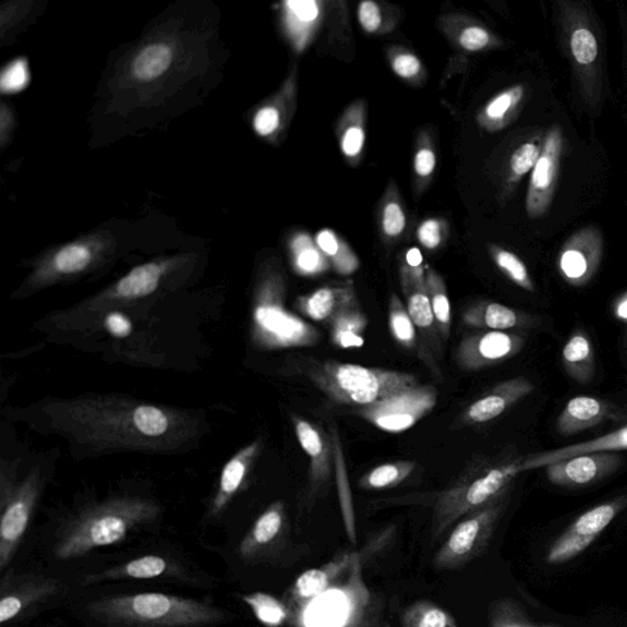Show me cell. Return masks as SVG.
Wrapping results in <instances>:
<instances>
[{
  "label": "cell",
  "mask_w": 627,
  "mask_h": 627,
  "mask_svg": "<svg viewBox=\"0 0 627 627\" xmlns=\"http://www.w3.org/2000/svg\"><path fill=\"white\" fill-rule=\"evenodd\" d=\"M622 450H627V425L622 427V430L596 437V439L590 442L527 456L521 461V471L526 472L536 469H545V467L555 462L571 459V457L576 456Z\"/></svg>",
  "instance_id": "484cf974"
},
{
  "label": "cell",
  "mask_w": 627,
  "mask_h": 627,
  "mask_svg": "<svg viewBox=\"0 0 627 627\" xmlns=\"http://www.w3.org/2000/svg\"><path fill=\"white\" fill-rule=\"evenodd\" d=\"M107 331L118 338H126L133 333V324L126 315L112 312L105 318Z\"/></svg>",
  "instance_id": "f5cc1de1"
},
{
  "label": "cell",
  "mask_w": 627,
  "mask_h": 627,
  "mask_svg": "<svg viewBox=\"0 0 627 627\" xmlns=\"http://www.w3.org/2000/svg\"><path fill=\"white\" fill-rule=\"evenodd\" d=\"M258 449H261V443L255 442L244 447L226 463L221 474L220 490H218L213 506L215 515L224 510V507L230 503L239 487L242 486Z\"/></svg>",
  "instance_id": "1f68e13d"
},
{
  "label": "cell",
  "mask_w": 627,
  "mask_h": 627,
  "mask_svg": "<svg viewBox=\"0 0 627 627\" xmlns=\"http://www.w3.org/2000/svg\"><path fill=\"white\" fill-rule=\"evenodd\" d=\"M0 126H2V144L5 145L7 138L12 135L14 117L12 111L3 105L2 118H0Z\"/></svg>",
  "instance_id": "9f6ffc18"
},
{
  "label": "cell",
  "mask_w": 627,
  "mask_h": 627,
  "mask_svg": "<svg viewBox=\"0 0 627 627\" xmlns=\"http://www.w3.org/2000/svg\"><path fill=\"white\" fill-rule=\"evenodd\" d=\"M603 256V237L599 228L584 227L567 239L557 265L564 280L575 287L589 284L599 272Z\"/></svg>",
  "instance_id": "4fadbf2b"
},
{
  "label": "cell",
  "mask_w": 627,
  "mask_h": 627,
  "mask_svg": "<svg viewBox=\"0 0 627 627\" xmlns=\"http://www.w3.org/2000/svg\"><path fill=\"white\" fill-rule=\"evenodd\" d=\"M157 506L137 497L109 501L80 515L59 539L55 555L58 560H72L101 546L125 540L138 524L155 519Z\"/></svg>",
  "instance_id": "3957f363"
},
{
  "label": "cell",
  "mask_w": 627,
  "mask_h": 627,
  "mask_svg": "<svg viewBox=\"0 0 627 627\" xmlns=\"http://www.w3.org/2000/svg\"><path fill=\"white\" fill-rule=\"evenodd\" d=\"M386 59L393 73L407 85L422 87L430 77L422 59L410 48L401 45L389 46L386 48Z\"/></svg>",
  "instance_id": "b9f144b4"
},
{
  "label": "cell",
  "mask_w": 627,
  "mask_h": 627,
  "mask_svg": "<svg viewBox=\"0 0 627 627\" xmlns=\"http://www.w3.org/2000/svg\"><path fill=\"white\" fill-rule=\"evenodd\" d=\"M403 627H457L453 616L431 602H415L405 610Z\"/></svg>",
  "instance_id": "c3c4849f"
},
{
  "label": "cell",
  "mask_w": 627,
  "mask_h": 627,
  "mask_svg": "<svg viewBox=\"0 0 627 627\" xmlns=\"http://www.w3.org/2000/svg\"><path fill=\"white\" fill-rule=\"evenodd\" d=\"M437 168V147L431 128H422L414 141L413 152V193L415 198L431 186Z\"/></svg>",
  "instance_id": "836d02e7"
},
{
  "label": "cell",
  "mask_w": 627,
  "mask_h": 627,
  "mask_svg": "<svg viewBox=\"0 0 627 627\" xmlns=\"http://www.w3.org/2000/svg\"><path fill=\"white\" fill-rule=\"evenodd\" d=\"M285 506L277 502L256 520L251 533L242 543L241 553L244 557L252 556L264 546L272 544L284 530Z\"/></svg>",
  "instance_id": "8d00e7d4"
},
{
  "label": "cell",
  "mask_w": 627,
  "mask_h": 627,
  "mask_svg": "<svg viewBox=\"0 0 627 627\" xmlns=\"http://www.w3.org/2000/svg\"><path fill=\"white\" fill-rule=\"evenodd\" d=\"M167 567L168 565L164 557L147 555L118 567V569L106 571L95 577H89L87 582L114 579L150 580L162 576L166 572Z\"/></svg>",
  "instance_id": "f6af8a7d"
},
{
  "label": "cell",
  "mask_w": 627,
  "mask_h": 627,
  "mask_svg": "<svg viewBox=\"0 0 627 627\" xmlns=\"http://www.w3.org/2000/svg\"><path fill=\"white\" fill-rule=\"evenodd\" d=\"M563 364L572 381L587 384L592 382L595 373L594 350L590 337L577 330L563 350Z\"/></svg>",
  "instance_id": "e575fe53"
},
{
  "label": "cell",
  "mask_w": 627,
  "mask_h": 627,
  "mask_svg": "<svg viewBox=\"0 0 627 627\" xmlns=\"http://www.w3.org/2000/svg\"><path fill=\"white\" fill-rule=\"evenodd\" d=\"M563 153L560 126L551 129L544 138L542 154L536 162L526 197V212L530 218H540L548 212L559 174Z\"/></svg>",
  "instance_id": "5bb4252c"
},
{
  "label": "cell",
  "mask_w": 627,
  "mask_h": 627,
  "mask_svg": "<svg viewBox=\"0 0 627 627\" xmlns=\"http://www.w3.org/2000/svg\"><path fill=\"white\" fill-rule=\"evenodd\" d=\"M622 462L623 459L618 454H587L545 467V475L557 486L590 485L618 470Z\"/></svg>",
  "instance_id": "e0dca14e"
},
{
  "label": "cell",
  "mask_w": 627,
  "mask_h": 627,
  "mask_svg": "<svg viewBox=\"0 0 627 627\" xmlns=\"http://www.w3.org/2000/svg\"><path fill=\"white\" fill-rule=\"evenodd\" d=\"M610 412V405L596 400L594 397H575L557 418L556 431L562 435L569 436L590 430V427L603 422Z\"/></svg>",
  "instance_id": "f546056e"
},
{
  "label": "cell",
  "mask_w": 627,
  "mask_h": 627,
  "mask_svg": "<svg viewBox=\"0 0 627 627\" xmlns=\"http://www.w3.org/2000/svg\"><path fill=\"white\" fill-rule=\"evenodd\" d=\"M543 145L529 141L517 146L511 153L504 171L502 196H509L526 174L533 171L542 154Z\"/></svg>",
  "instance_id": "60d3db41"
},
{
  "label": "cell",
  "mask_w": 627,
  "mask_h": 627,
  "mask_svg": "<svg viewBox=\"0 0 627 627\" xmlns=\"http://www.w3.org/2000/svg\"><path fill=\"white\" fill-rule=\"evenodd\" d=\"M38 496V482L35 475L27 480L3 503L0 522V569L4 570L27 530L29 517Z\"/></svg>",
  "instance_id": "2e32d148"
},
{
  "label": "cell",
  "mask_w": 627,
  "mask_h": 627,
  "mask_svg": "<svg viewBox=\"0 0 627 627\" xmlns=\"http://www.w3.org/2000/svg\"><path fill=\"white\" fill-rule=\"evenodd\" d=\"M523 346L524 337L521 335L482 331L463 337L457 347L455 361L463 371H482L511 360Z\"/></svg>",
  "instance_id": "7c38bea8"
},
{
  "label": "cell",
  "mask_w": 627,
  "mask_h": 627,
  "mask_svg": "<svg viewBox=\"0 0 627 627\" xmlns=\"http://www.w3.org/2000/svg\"><path fill=\"white\" fill-rule=\"evenodd\" d=\"M298 106V69L294 64L277 92L256 109L253 128L257 136L280 144L290 129Z\"/></svg>",
  "instance_id": "9a60e30c"
},
{
  "label": "cell",
  "mask_w": 627,
  "mask_h": 627,
  "mask_svg": "<svg viewBox=\"0 0 627 627\" xmlns=\"http://www.w3.org/2000/svg\"><path fill=\"white\" fill-rule=\"evenodd\" d=\"M487 249H490V254L496 267L499 268L511 282L521 287L522 290L527 292L535 291L529 268H527L521 257L499 245L491 244Z\"/></svg>",
  "instance_id": "7dc6e473"
},
{
  "label": "cell",
  "mask_w": 627,
  "mask_h": 627,
  "mask_svg": "<svg viewBox=\"0 0 627 627\" xmlns=\"http://www.w3.org/2000/svg\"><path fill=\"white\" fill-rule=\"evenodd\" d=\"M357 19L365 34L386 35L400 24L402 12L390 3L364 0L358 4Z\"/></svg>",
  "instance_id": "f35d334b"
},
{
  "label": "cell",
  "mask_w": 627,
  "mask_h": 627,
  "mask_svg": "<svg viewBox=\"0 0 627 627\" xmlns=\"http://www.w3.org/2000/svg\"><path fill=\"white\" fill-rule=\"evenodd\" d=\"M355 305H360V301L353 281L318 287L296 301L297 310L304 316L328 325L336 316Z\"/></svg>",
  "instance_id": "603a6c76"
},
{
  "label": "cell",
  "mask_w": 627,
  "mask_h": 627,
  "mask_svg": "<svg viewBox=\"0 0 627 627\" xmlns=\"http://www.w3.org/2000/svg\"><path fill=\"white\" fill-rule=\"evenodd\" d=\"M426 291L431 298L442 340L444 343H447L451 336L450 298L449 293H447V287L443 276L431 266L426 268Z\"/></svg>",
  "instance_id": "7bdbcfd3"
},
{
  "label": "cell",
  "mask_w": 627,
  "mask_h": 627,
  "mask_svg": "<svg viewBox=\"0 0 627 627\" xmlns=\"http://www.w3.org/2000/svg\"><path fill=\"white\" fill-rule=\"evenodd\" d=\"M326 5L322 0H287L278 5L282 33L296 53H303L321 32Z\"/></svg>",
  "instance_id": "ac0fdd59"
},
{
  "label": "cell",
  "mask_w": 627,
  "mask_h": 627,
  "mask_svg": "<svg viewBox=\"0 0 627 627\" xmlns=\"http://www.w3.org/2000/svg\"><path fill=\"white\" fill-rule=\"evenodd\" d=\"M298 443L311 459V494L321 492L331 481L335 467V446L322 426L308 422L302 417H292Z\"/></svg>",
  "instance_id": "d6986e66"
},
{
  "label": "cell",
  "mask_w": 627,
  "mask_h": 627,
  "mask_svg": "<svg viewBox=\"0 0 627 627\" xmlns=\"http://www.w3.org/2000/svg\"><path fill=\"white\" fill-rule=\"evenodd\" d=\"M367 105L355 98L337 119L335 133L338 147L348 166L357 168L364 157L366 145Z\"/></svg>",
  "instance_id": "d4e9b609"
},
{
  "label": "cell",
  "mask_w": 627,
  "mask_h": 627,
  "mask_svg": "<svg viewBox=\"0 0 627 627\" xmlns=\"http://www.w3.org/2000/svg\"><path fill=\"white\" fill-rule=\"evenodd\" d=\"M560 22L569 48L574 71L587 107L596 109L602 101L603 80L599 37L589 14L580 4L560 3Z\"/></svg>",
  "instance_id": "52a82bcc"
},
{
  "label": "cell",
  "mask_w": 627,
  "mask_h": 627,
  "mask_svg": "<svg viewBox=\"0 0 627 627\" xmlns=\"http://www.w3.org/2000/svg\"><path fill=\"white\" fill-rule=\"evenodd\" d=\"M315 242L330 263L333 270L342 276L354 274L361 266L360 257L345 239L330 228H324L314 236Z\"/></svg>",
  "instance_id": "74e56055"
},
{
  "label": "cell",
  "mask_w": 627,
  "mask_h": 627,
  "mask_svg": "<svg viewBox=\"0 0 627 627\" xmlns=\"http://www.w3.org/2000/svg\"><path fill=\"white\" fill-rule=\"evenodd\" d=\"M293 270L304 277L321 276L331 270V265L318 249L314 237L297 232L288 243Z\"/></svg>",
  "instance_id": "d590c367"
},
{
  "label": "cell",
  "mask_w": 627,
  "mask_h": 627,
  "mask_svg": "<svg viewBox=\"0 0 627 627\" xmlns=\"http://www.w3.org/2000/svg\"><path fill=\"white\" fill-rule=\"evenodd\" d=\"M627 496L593 507L584 513L552 545L545 555L550 565H560L579 556L599 539L626 507Z\"/></svg>",
  "instance_id": "8fae6325"
},
{
  "label": "cell",
  "mask_w": 627,
  "mask_h": 627,
  "mask_svg": "<svg viewBox=\"0 0 627 627\" xmlns=\"http://www.w3.org/2000/svg\"><path fill=\"white\" fill-rule=\"evenodd\" d=\"M507 494L457 522L434 555L436 570L460 569L484 552L505 510Z\"/></svg>",
  "instance_id": "ba28073f"
},
{
  "label": "cell",
  "mask_w": 627,
  "mask_h": 627,
  "mask_svg": "<svg viewBox=\"0 0 627 627\" xmlns=\"http://www.w3.org/2000/svg\"><path fill=\"white\" fill-rule=\"evenodd\" d=\"M437 396L435 386L418 384L379 402L360 407L357 414L383 432L403 433L434 410Z\"/></svg>",
  "instance_id": "9c48e42d"
},
{
  "label": "cell",
  "mask_w": 627,
  "mask_h": 627,
  "mask_svg": "<svg viewBox=\"0 0 627 627\" xmlns=\"http://www.w3.org/2000/svg\"><path fill=\"white\" fill-rule=\"evenodd\" d=\"M389 324L395 341L402 346L405 350L420 358L435 376L441 377V367L436 363V358L427 350L410 314L407 312V308L396 294H391L390 298Z\"/></svg>",
  "instance_id": "4316f807"
},
{
  "label": "cell",
  "mask_w": 627,
  "mask_h": 627,
  "mask_svg": "<svg viewBox=\"0 0 627 627\" xmlns=\"http://www.w3.org/2000/svg\"><path fill=\"white\" fill-rule=\"evenodd\" d=\"M169 265V262H154L133 268L108 291V300L135 301L150 296L157 290Z\"/></svg>",
  "instance_id": "f1b7e54d"
},
{
  "label": "cell",
  "mask_w": 627,
  "mask_h": 627,
  "mask_svg": "<svg viewBox=\"0 0 627 627\" xmlns=\"http://www.w3.org/2000/svg\"><path fill=\"white\" fill-rule=\"evenodd\" d=\"M251 606L256 619L268 627H278L290 618L287 605L266 593H253L243 596Z\"/></svg>",
  "instance_id": "681fc988"
},
{
  "label": "cell",
  "mask_w": 627,
  "mask_h": 627,
  "mask_svg": "<svg viewBox=\"0 0 627 627\" xmlns=\"http://www.w3.org/2000/svg\"><path fill=\"white\" fill-rule=\"evenodd\" d=\"M413 461H396L375 467L361 478L360 486L365 491H382L403 483L414 472Z\"/></svg>",
  "instance_id": "bcb514c9"
},
{
  "label": "cell",
  "mask_w": 627,
  "mask_h": 627,
  "mask_svg": "<svg viewBox=\"0 0 627 627\" xmlns=\"http://www.w3.org/2000/svg\"><path fill=\"white\" fill-rule=\"evenodd\" d=\"M376 222L377 230H379L386 245L400 242L407 232L408 213L400 189L394 179L387 183L379 205H377Z\"/></svg>",
  "instance_id": "4dcf8cb0"
},
{
  "label": "cell",
  "mask_w": 627,
  "mask_h": 627,
  "mask_svg": "<svg viewBox=\"0 0 627 627\" xmlns=\"http://www.w3.org/2000/svg\"><path fill=\"white\" fill-rule=\"evenodd\" d=\"M494 627H526L521 624L509 622V619H505V616L502 613H497L494 615Z\"/></svg>",
  "instance_id": "680465c9"
},
{
  "label": "cell",
  "mask_w": 627,
  "mask_h": 627,
  "mask_svg": "<svg viewBox=\"0 0 627 627\" xmlns=\"http://www.w3.org/2000/svg\"><path fill=\"white\" fill-rule=\"evenodd\" d=\"M23 596L17 594L4 595L0 602V623L13 620L23 611Z\"/></svg>",
  "instance_id": "11a10c76"
},
{
  "label": "cell",
  "mask_w": 627,
  "mask_h": 627,
  "mask_svg": "<svg viewBox=\"0 0 627 627\" xmlns=\"http://www.w3.org/2000/svg\"><path fill=\"white\" fill-rule=\"evenodd\" d=\"M615 315L627 325V292L618 298L614 306Z\"/></svg>",
  "instance_id": "6f0895ef"
},
{
  "label": "cell",
  "mask_w": 627,
  "mask_h": 627,
  "mask_svg": "<svg viewBox=\"0 0 627 627\" xmlns=\"http://www.w3.org/2000/svg\"><path fill=\"white\" fill-rule=\"evenodd\" d=\"M111 236L97 233L56 249L38 264L29 278L34 287H43L83 274L111 253Z\"/></svg>",
  "instance_id": "30bf717a"
},
{
  "label": "cell",
  "mask_w": 627,
  "mask_h": 627,
  "mask_svg": "<svg viewBox=\"0 0 627 627\" xmlns=\"http://www.w3.org/2000/svg\"><path fill=\"white\" fill-rule=\"evenodd\" d=\"M401 267L418 278L426 277L427 265L424 263L422 252L418 248L408 249Z\"/></svg>",
  "instance_id": "db71d44e"
},
{
  "label": "cell",
  "mask_w": 627,
  "mask_h": 627,
  "mask_svg": "<svg viewBox=\"0 0 627 627\" xmlns=\"http://www.w3.org/2000/svg\"><path fill=\"white\" fill-rule=\"evenodd\" d=\"M353 555L354 552H343L338 554L330 563L303 572L296 580L287 600L305 601L321 594L331 583L335 576L352 559Z\"/></svg>",
  "instance_id": "d6a6232c"
},
{
  "label": "cell",
  "mask_w": 627,
  "mask_h": 627,
  "mask_svg": "<svg viewBox=\"0 0 627 627\" xmlns=\"http://www.w3.org/2000/svg\"><path fill=\"white\" fill-rule=\"evenodd\" d=\"M286 281L280 268L267 267L257 284L253 333L258 346L280 348L311 347L321 341V333L302 317L286 310Z\"/></svg>",
  "instance_id": "8992f818"
},
{
  "label": "cell",
  "mask_w": 627,
  "mask_h": 627,
  "mask_svg": "<svg viewBox=\"0 0 627 627\" xmlns=\"http://www.w3.org/2000/svg\"><path fill=\"white\" fill-rule=\"evenodd\" d=\"M535 387L523 376L514 377L497 384L482 396L478 397L460 415L465 425L484 424L496 420L510 407L531 395Z\"/></svg>",
  "instance_id": "ffe728a7"
},
{
  "label": "cell",
  "mask_w": 627,
  "mask_h": 627,
  "mask_svg": "<svg viewBox=\"0 0 627 627\" xmlns=\"http://www.w3.org/2000/svg\"><path fill=\"white\" fill-rule=\"evenodd\" d=\"M87 611L116 627H204L226 619L210 605L164 593L108 596L89 603Z\"/></svg>",
  "instance_id": "7a4b0ae2"
},
{
  "label": "cell",
  "mask_w": 627,
  "mask_h": 627,
  "mask_svg": "<svg viewBox=\"0 0 627 627\" xmlns=\"http://www.w3.org/2000/svg\"><path fill=\"white\" fill-rule=\"evenodd\" d=\"M462 323L478 330L506 333L533 327L540 323V317L501 303L481 301L467 308Z\"/></svg>",
  "instance_id": "cb8c5ba5"
},
{
  "label": "cell",
  "mask_w": 627,
  "mask_h": 627,
  "mask_svg": "<svg viewBox=\"0 0 627 627\" xmlns=\"http://www.w3.org/2000/svg\"><path fill=\"white\" fill-rule=\"evenodd\" d=\"M437 28L457 51L466 55L494 51L503 46L501 37L469 14H443L437 19Z\"/></svg>",
  "instance_id": "7402d4cb"
},
{
  "label": "cell",
  "mask_w": 627,
  "mask_h": 627,
  "mask_svg": "<svg viewBox=\"0 0 627 627\" xmlns=\"http://www.w3.org/2000/svg\"><path fill=\"white\" fill-rule=\"evenodd\" d=\"M521 461L522 459L495 465L477 463L441 493L433 511V541L439 540L462 517L509 493L513 481L522 473Z\"/></svg>",
  "instance_id": "5b68a950"
},
{
  "label": "cell",
  "mask_w": 627,
  "mask_h": 627,
  "mask_svg": "<svg viewBox=\"0 0 627 627\" xmlns=\"http://www.w3.org/2000/svg\"><path fill=\"white\" fill-rule=\"evenodd\" d=\"M400 277L407 312L410 314L427 350L435 358H441L444 342L439 334V327L436 324L430 294L426 291V277L418 278L407 273L402 267Z\"/></svg>",
  "instance_id": "44dd1931"
},
{
  "label": "cell",
  "mask_w": 627,
  "mask_h": 627,
  "mask_svg": "<svg viewBox=\"0 0 627 627\" xmlns=\"http://www.w3.org/2000/svg\"><path fill=\"white\" fill-rule=\"evenodd\" d=\"M450 236V224L444 217H427L417 228L415 238L425 251H439Z\"/></svg>",
  "instance_id": "f907efd6"
},
{
  "label": "cell",
  "mask_w": 627,
  "mask_h": 627,
  "mask_svg": "<svg viewBox=\"0 0 627 627\" xmlns=\"http://www.w3.org/2000/svg\"><path fill=\"white\" fill-rule=\"evenodd\" d=\"M305 375L331 401L354 407L379 402L420 384L413 374L336 361L308 362Z\"/></svg>",
  "instance_id": "277c9868"
},
{
  "label": "cell",
  "mask_w": 627,
  "mask_h": 627,
  "mask_svg": "<svg viewBox=\"0 0 627 627\" xmlns=\"http://www.w3.org/2000/svg\"><path fill=\"white\" fill-rule=\"evenodd\" d=\"M173 49L164 43L152 44L134 58L132 71L142 82L162 76L172 65Z\"/></svg>",
  "instance_id": "ee69618b"
},
{
  "label": "cell",
  "mask_w": 627,
  "mask_h": 627,
  "mask_svg": "<svg viewBox=\"0 0 627 627\" xmlns=\"http://www.w3.org/2000/svg\"><path fill=\"white\" fill-rule=\"evenodd\" d=\"M367 327V317L361 305L350 308L336 316L330 324L331 340L341 350L362 348L365 343L364 334Z\"/></svg>",
  "instance_id": "ab89813d"
},
{
  "label": "cell",
  "mask_w": 627,
  "mask_h": 627,
  "mask_svg": "<svg viewBox=\"0 0 627 627\" xmlns=\"http://www.w3.org/2000/svg\"><path fill=\"white\" fill-rule=\"evenodd\" d=\"M384 627H393L391 625H385Z\"/></svg>",
  "instance_id": "91938a15"
},
{
  "label": "cell",
  "mask_w": 627,
  "mask_h": 627,
  "mask_svg": "<svg viewBox=\"0 0 627 627\" xmlns=\"http://www.w3.org/2000/svg\"><path fill=\"white\" fill-rule=\"evenodd\" d=\"M29 83L28 64L25 59H15L9 63L0 76V88L4 94L22 92Z\"/></svg>",
  "instance_id": "816d5d0a"
},
{
  "label": "cell",
  "mask_w": 627,
  "mask_h": 627,
  "mask_svg": "<svg viewBox=\"0 0 627 627\" xmlns=\"http://www.w3.org/2000/svg\"><path fill=\"white\" fill-rule=\"evenodd\" d=\"M526 88L517 84L503 89L490 99L475 116L478 125L487 133H497L509 126L520 113Z\"/></svg>",
  "instance_id": "83f0119b"
},
{
  "label": "cell",
  "mask_w": 627,
  "mask_h": 627,
  "mask_svg": "<svg viewBox=\"0 0 627 627\" xmlns=\"http://www.w3.org/2000/svg\"><path fill=\"white\" fill-rule=\"evenodd\" d=\"M376 550L354 552L352 559L321 594L287 600L293 627H382V603L364 581L363 564Z\"/></svg>",
  "instance_id": "6da1fadb"
}]
</instances>
